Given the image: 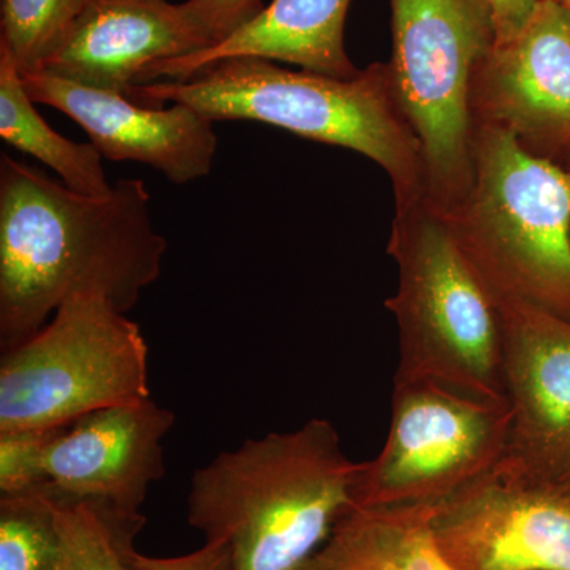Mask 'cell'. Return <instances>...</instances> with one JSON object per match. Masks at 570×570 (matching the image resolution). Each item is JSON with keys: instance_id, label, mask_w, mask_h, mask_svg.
Wrapping results in <instances>:
<instances>
[{"instance_id": "6da1fadb", "label": "cell", "mask_w": 570, "mask_h": 570, "mask_svg": "<svg viewBox=\"0 0 570 570\" xmlns=\"http://www.w3.org/2000/svg\"><path fill=\"white\" fill-rule=\"evenodd\" d=\"M141 179L92 197L0 154V347L11 351L75 295H102L127 314L163 273Z\"/></svg>"}, {"instance_id": "7a4b0ae2", "label": "cell", "mask_w": 570, "mask_h": 570, "mask_svg": "<svg viewBox=\"0 0 570 570\" xmlns=\"http://www.w3.org/2000/svg\"><path fill=\"white\" fill-rule=\"evenodd\" d=\"M360 463L325 419L247 439L190 479L187 521L227 543L232 570H299L354 508Z\"/></svg>"}, {"instance_id": "3957f363", "label": "cell", "mask_w": 570, "mask_h": 570, "mask_svg": "<svg viewBox=\"0 0 570 570\" xmlns=\"http://www.w3.org/2000/svg\"><path fill=\"white\" fill-rule=\"evenodd\" d=\"M127 97L148 107L187 105L214 122L268 124L351 149L384 168L396 205L425 197L422 148L397 104L387 63L344 80L265 59H224L181 80L134 86Z\"/></svg>"}, {"instance_id": "277c9868", "label": "cell", "mask_w": 570, "mask_h": 570, "mask_svg": "<svg viewBox=\"0 0 570 570\" xmlns=\"http://www.w3.org/2000/svg\"><path fill=\"white\" fill-rule=\"evenodd\" d=\"M468 194L442 214L493 299L570 322V171L532 156L508 130L474 129Z\"/></svg>"}, {"instance_id": "5b68a950", "label": "cell", "mask_w": 570, "mask_h": 570, "mask_svg": "<svg viewBox=\"0 0 570 570\" xmlns=\"http://www.w3.org/2000/svg\"><path fill=\"white\" fill-rule=\"evenodd\" d=\"M390 257L397 288L385 306L397 326L393 381H431L508 401L498 306L442 214L425 197L396 205Z\"/></svg>"}, {"instance_id": "8992f818", "label": "cell", "mask_w": 570, "mask_h": 570, "mask_svg": "<svg viewBox=\"0 0 570 570\" xmlns=\"http://www.w3.org/2000/svg\"><path fill=\"white\" fill-rule=\"evenodd\" d=\"M397 104L422 148L425 198L441 214L463 200L474 168L471 82L497 41L487 0H390Z\"/></svg>"}, {"instance_id": "52a82bcc", "label": "cell", "mask_w": 570, "mask_h": 570, "mask_svg": "<svg viewBox=\"0 0 570 570\" xmlns=\"http://www.w3.org/2000/svg\"><path fill=\"white\" fill-rule=\"evenodd\" d=\"M137 322L102 295H75L0 360V433L66 426L151 397Z\"/></svg>"}, {"instance_id": "ba28073f", "label": "cell", "mask_w": 570, "mask_h": 570, "mask_svg": "<svg viewBox=\"0 0 570 570\" xmlns=\"http://www.w3.org/2000/svg\"><path fill=\"white\" fill-rule=\"evenodd\" d=\"M509 401L431 381H393L392 420L376 459L360 463L354 508L438 504L508 453Z\"/></svg>"}, {"instance_id": "9c48e42d", "label": "cell", "mask_w": 570, "mask_h": 570, "mask_svg": "<svg viewBox=\"0 0 570 570\" xmlns=\"http://www.w3.org/2000/svg\"><path fill=\"white\" fill-rule=\"evenodd\" d=\"M431 531L456 570H570V494L504 459L434 504Z\"/></svg>"}, {"instance_id": "30bf717a", "label": "cell", "mask_w": 570, "mask_h": 570, "mask_svg": "<svg viewBox=\"0 0 570 570\" xmlns=\"http://www.w3.org/2000/svg\"><path fill=\"white\" fill-rule=\"evenodd\" d=\"M478 126L508 130L524 151L564 167L570 156V13L540 0L523 31L497 43L471 82Z\"/></svg>"}, {"instance_id": "8fae6325", "label": "cell", "mask_w": 570, "mask_h": 570, "mask_svg": "<svg viewBox=\"0 0 570 570\" xmlns=\"http://www.w3.org/2000/svg\"><path fill=\"white\" fill-rule=\"evenodd\" d=\"M494 303L512 412L504 460L553 483L570 463V322L517 299Z\"/></svg>"}, {"instance_id": "7c38bea8", "label": "cell", "mask_w": 570, "mask_h": 570, "mask_svg": "<svg viewBox=\"0 0 570 570\" xmlns=\"http://www.w3.org/2000/svg\"><path fill=\"white\" fill-rule=\"evenodd\" d=\"M21 78L33 104L73 119L105 159L149 165L175 184L212 171L217 149L214 121L187 105L148 107L126 94L88 88L43 71Z\"/></svg>"}, {"instance_id": "4fadbf2b", "label": "cell", "mask_w": 570, "mask_h": 570, "mask_svg": "<svg viewBox=\"0 0 570 570\" xmlns=\"http://www.w3.org/2000/svg\"><path fill=\"white\" fill-rule=\"evenodd\" d=\"M174 425V412L151 397L82 415L52 438L47 479L66 497L141 515L149 487L164 479L163 442Z\"/></svg>"}, {"instance_id": "5bb4252c", "label": "cell", "mask_w": 570, "mask_h": 570, "mask_svg": "<svg viewBox=\"0 0 570 570\" xmlns=\"http://www.w3.org/2000/svg\"><path fill=\"white\" fill-rule=\"evenodd\" d=\"M206 48L184 3L91 0L40 71L127 96L149 67Z\"/></svg>"}, {"instance_id": "9a60e30c", "label": "cell", "mask_w": 570, "mask_h": 570, "mask_svg": "<svg viewBox=\"0 0 570 570\" xmlns=\"http://www.w3.org/2000/svg\"><path fill=\"white\" fill-rule=\"evenodd\" d=\"M352 0H272L234 33L184 58L149 67L142 82L167 77L181 80L209 63L234 58L288 62L326 77L360 73L344 47V24Z\"/></svg>"}, {"instance_id": "2e32d148", "label": "cell", "mask_w": 570, "mask_h": 570, "mask_svg": "<svg viewBox=\"0 0 570 570\" xmlns=\"http://www.w3.org/2000/svg\"><path fill=\"white\" fill-rule=\"evenodd\" d=\"M433 509L352 508L299 570H456L434 542Z\"/></svg>"}, {"instance_id": "e0dca14e", "label": "cell", "mask_w": 570, "mask_h": 570, "mask_svg": "<svg viewBox=\"0 0 570 570\" xmlns=\"http://www.w3.org/2000/svg\"><path fill=\"white\" fill-rule=\"evenodd\" d=\"M0 137L11 148L50 167L71 190L92 197L111 193L102 167V154L89 142L71 141L48 126L33 108L21 71L0 47Z\"/></svg>"}, {"instance_id": "ac0fdd59", "label": "cell", "mask_w": 570, "mask_h": 570, "mask_svg": "<svg viewBox=\"0 0 570 570\" xmlns=\"http://www.w3.org/2000/svg\"><path fill=\"white\" fill-rule=\"evenodd\" d=\"M48 491L58 530L55 570H145L135 550V535L145 527L142 515L119 512L102 502Z\"/></svg>"}, {"instance_id": "d6986e66", "label": "cell", "mask_w": 570, "mask_h": 570, "mask_svg": "<svg viewBox=\"0 0 570 570\" xmlns=\"http://www.w3.org/2000/svg\"><path fill=\"white\" fill-rule=\"evenodd\" d=\"M58 530L48 482L0 494V570H55Z\"/></svg>"}, {"instance_id": "ffe728a7", "label": "cell", "mask_w": 570, "mask_h": 570, "mask_svg": "<svg viewBox=\"0 0 570 570\" xmlns=\"http://www.w3.org/2000/svg\"><path fill=\"white\" fill-rule=\"evenodd\" d=\"M91 0H0L2 37L21 73H36Z\"/></svg>"}, {"instance_id": "44dd1931", "label": "cell", "mask_w": 570, "mask_h": 570, "mask_svg": "<svg viewBox=\"0 0 570 570\" xmlns=\"http://www.w3.org/2000/svg\"><path fill=\"white\" fill-rule=\"evenodd\" d=\"M63 426L0 433V494H17L50 482L45 459Z\"/></svg>"}, {"instance_id": "7402d4cb", "label": "cell", "mask_w": 570, "mask_h": 570, "mask_svg": "<svg viewBox=\"0 0 570 570\" xmlns=\"http://www.w3.org/2000/svg\"><path fill=\"white\" fill-rule=\"evenodd\" d=\"M184 7L209 47L227 39L264 9L262 0H186Z\"/></svg>"}, {"instance_id": "603a6c76", "label": "cell", "mask_w": 570, "mask_h": 570, "mask_svg": "<svg viewBox=\"0 0 570 570\" xmlns=\"http://www.w3.org/2000/svg\"><path fill=\"white\" fill-rule=\"evenodd\" d=\"M145 570H232V554L227 543L205 542L200 550L176 558H149L140 554Z\"/></svg>"}, {"instance_id": "cb8c5ba5", "label": "cell", "mask_w": 570, "mask_h": 570, "mask_svg": "<svg viewBox=\"0 0 570 570\" xmlns=\"http://www.w3.org/2000/svg\"><path fill=\"white\" fill-rule=\"evenodd\" d=\"M493 13L497 43L512 40L523 31L540 0H487Z\"/></svg>"}, {"instance_id": "d4e9b609", "label": "cell", "mask_w": 570, "mask_h": 570, "mask_svg": "<svg viewBox=\"0 0 570 570\" xmlns=\"http://www.w3.org/2000/svg\"><path fill=\"white\" fill-rule=\"evenodd\" d=\"M553 485L562 493L570 494V463L566 466L564 471L561 472L560 478L554 480Z\"/></svg>"}, {"instance_id": "484cf974", "label": "cell", "mask_w": 570, "mask_h": 570, "mask_svg": "<svg viewBox=\"0 0 570 570\" xmlns=\"http://www.w3.org/2000/svg\"><path fill=\"white\" fill-rule=\"evenodd\" d=\"M560 2L562 3V6L566 7V9H568L570 13V0H560Z\"/></svg>"}, {"instance_id": "4316f807", "label": "cell", "mask_w": 570, "mask_h": 570, "mask_svg": "<svg viewBox=\"0 0 570 570\" xmlns=\"http://www.w3.org/2000/svg\"><path fill=\"white\" fill-rule=\"evenodd\" d=\"M564 168L570 171V156L568 157V160H566Z\"/></svg>"}]
</instances>
